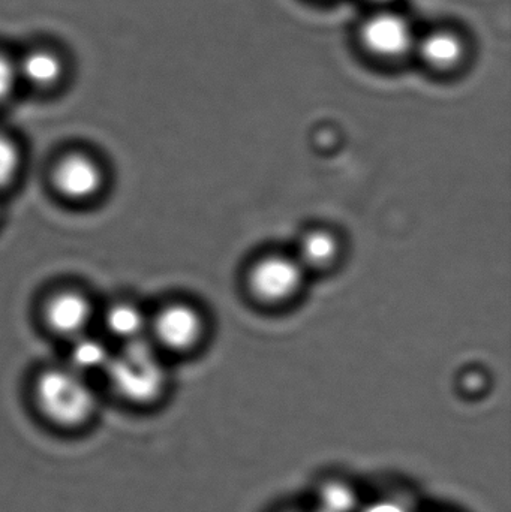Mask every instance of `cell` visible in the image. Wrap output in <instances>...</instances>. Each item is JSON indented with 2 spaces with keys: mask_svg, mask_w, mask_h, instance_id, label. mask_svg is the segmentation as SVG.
<instances>
[{
  "mask_svg": "<svg viewBox=\"0 0 511 512\" xmlns=\"http://www.w3.org/2000/svg\"><path fill=\"white\" fill-rule=\"evenodd\" d=\"M20 168V153L17 146L5 135H0V188L8 186Z\"/></svg>",
  "mask_w": 511,
  "mask_h": 512,
  "instance_id": "9a60e30c",
  "label": "cell"
},
{
  "mask_svg": "<svg viewBox=\"0 0 511 512\" xmlns=\"http://www.w3.org/2000/svg\"><path fill=\"white\" fill-rule=\"evenodd\" d=\"M54 185L71 200L95 197L102 186V173L98 164L84 155H69L54 170Z\"/></svg>",
  "mask_w": 511,
  "mask_h": 512,
  "instance_id": "52a82bcc",
  "label": "cell"
},
{
  "mask_svg": "<svg viewBox=\"0 0 511 512\" xmlns=\"http://www.w3.org/2000/svg\"><path fill=\"white\" fill-rule=\"evenodd\" d=\"M92 303L77 292H62L51 298L45 309V319L51 330L66 337L84 334L92 321Z\"/></svg>",
  "mask_w": 511,
  "mask_h": 512,
  "instance_id": "ba28073f",
  "label": "cell"
},
{
  "mask_svg": "<svg viewBox=\"0 0 511 512\" xmlns=\"http://www.w3.org/2000/svg\"><path fill=\"white\" fill-rule=\"evenodd\" d=\"M363 47L381 59H399L413 50L416 36L410 21L396 12H378L360 26Z\"/></svg>",
  "mask_w": 511,
  "mask_h": 512,
  "instance_id": "5b68a950",
  "label": "cell"
},
{
  "mask_svg": "<svg viewBox=\"0 0 511 512\" xmlns=\"http://www.w3.org/2000/svg\"><path fill=\"white\" fill-rule=\"evenodd\" d=\"M159 345L171 351H186L197 345L203 334V319L194 307L170 304L159 310L149 324Z\"/></svg>",
  "mask_w": 511,
  "mask_h": 512,
  "instance_id": "8992f818",
  "label": "cell"
},
{
  "mask_svg": "<svg viewBox=\"0 0 511 512\" xmlns=\"http://www.w3.org/2000/svg\"><path fill=\"white\" fill-rule=\"evenodd\" d=\"M20 87L15 50L0 44V104L9 101Z\"/></svg>",
  "mask_w": 511,
  "mask_h": 512,
  "instance_id": "4fadbf2b",
  "label": "cell"
},
{
  "mask_svg": "<svg viewBox=\"0 0 511 512\" xmlns=\"http://www.w3.org/2000/svg\"><path fill=\"white\" fill-rule=\"evenodd\" d=\"M305 271L297 258L266 256L252 267L249 288L261 301L282 303L293 298L302 288Z\"/></svg>",
  "mask_w": 511,
  "mask_h": 512,
  "instance_id": "277c9868",
  "label": "cell"
},
{
  "mask_svg": "<svg viewBox=\"0 0 511 512\" xmlns=\"http://www.w3.org/2000/svg\"><path fill=\"white\" fill-rule=\"evenodd\" d=\"M363 512H408V510L402 502L387 499V501H378L369 505Z\"/></svg>",
  "mask_w": 511,
  "mask_h": 512,
  "instance_id": "2e32d148",
  "label": "cell"
},
{
  "mask_svg": "<svg viewBox=\"0 0 511 512\" xmlns=\"http://www.w3.org/2000/svg\"><path fill=\"white\" fill-rule=\"evenodd\" d=\"M374 2H377V3H390V2H395V0H374Z\"/></svg>",
  "mask_w": 511,
  "mask_h": 512,
  "instance_id": "e0dca14e",
  "label": "cell"
},
{
  "mask_svg": "<svg viewBox=\"0 0 511 512\" xmlns=\"http://www.w3.org/2000/svg\"><path fill=\"white\" fill-rule=\"evenodd\" d=\"M105 327L114 337L132 342L143 339L149 328V321L140 307L131 303H119L111 306L105 313Z\"/></svg>",
  "mask_w": 511,
  "mask_h": 512,
  "instance_id": "30bf717a",
  "label": "cell"
},
{
  "mask_svg": "<svg viewBox=\"0 0 511 512\" xmlns=\"http://www.w3.org/2000/svg\"><path fill=\"white\" fill-rule=\"evenodd\" d=\"M108 391L129 408L144 411L164 399L168 373L158 351L146 339L126 342L104 370Z\"/></svg>",
  "mask_w": 511,
  "mask_h": 512,
  "instance_id": "7a4b0ae2",
  "label": "cell"
},
{
  "mask_svg": "<svg viewBox=\"0 0 511 512\" xmlns=\"http://www.w3.org/2000/svg\"><path fill=\"white\" fill-rule=\"evenodd\" d=\"M33 414L45 429L63 438L86 435L99 417L98 391L89 376L72 367H53L36 376L32 385Z\"/></svg>",
  "mask_w": 511,
  "mask_h": 512,
  "instance_id": "6da1fadb",
  "label": "cell"
},
{
  "mask_svg": "<svg viewBox=\"0 0 511 512\" xmlns=\"http://www.w3.org/2000/svg\"><path fill=\"white\" fill-rule=\"evenodd\" d=\"M111 357L113 352L108 351L102 340L81 334L75 337L74 346L69 354V367L87 376L89 373H104Z\"/></svg>",
  "mask_w": 511,
  "mask_h": 512,
  "instance_id": "8fae6325",
  "label": "cell"
},
{
  "mask_svg": "<svg viewBox=\"0 0 511 512\" xmlns=\"http://www.w3.org/2000/svg\"><path fill=\"white\" fill-rule=\"evenodd\" d=\"M21 87L48 92L62 86L69 75L66 48L50 38H36L15 50Z\"/></svg>",
  "mask_w": 511,
  "mask_h": 512,
  "instance_id": "3957f363",
  "label": "cell"
},
{
  "mask_svg": "<svg viewBox=\"0 0 511 512\" xmlns=\"http://www.w3.org/2000/svg\"><path fill=\"white\" fill-rule=\"evenodd\" d=\"M465 44L452 30H434L423 36L419 44L420 56L431 68L449 71L456 68L465 56Z\"/></svg>",
  "mask_w": 511,
  "mask_h": 512,
  "instance_id": "9c48e42d",
  "label": "cell"
},
{
  "mask_svg": "<svg viewBox=\"0 0 511 512\" xmlns=\"http://www.w3.org/2000/svg\"><path fill=\"white\" fill-rule=\"evenodd\" d=\"M339 254V243L327 231H312L300 242L299 259L305 270L329 267Z\"/></svg>",
  "mask_w": 511,
  "mask_h": 512,
  "instance_id": "7c38bea8",
  "label": "cell"
},
{
  "mask_svg": "<svg viewBox=\"0 0 511 512\" xmlns=\"http://www.w3.org/2000/svg\"><path fill=\"white\" fill-rule=\"evenodd\" d=\"M356 504V495L345 484L332 483L321 492V512H351L356 508Z\"/></svg>",
  "mask_w": 511,
  "mask_h": 512,
  "instance_id": "5bb4252c",
  "label": "cell"
}]
</instances>
